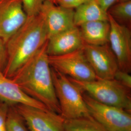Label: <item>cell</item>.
I'll list each match as a JSON object with an SVG mask.
<instances>
[{
    "label": "cell",
    "instance_id": "obj_1",
    "mask_svg": "<svg viewBox=\"0 0 131 131\" xmlns=\"http://www.w3.org/2000/svg\"><path fill=\"white\" fill-rule=\"evenodd\" d=\"M47 41L11 79L29 96L61 115L49 62Z\"/></svg>",
    "mask_w": 131,
    "mask_h": 131
},
{
    "label": "cell",
    "instance_id": "obj_2",
    "mask_svg": "<svg viewBox=\"0 0 131 131\" xmlns=\"http://www.w3.org/2000/svg\"><path fill=\"white\" fill-rule=\"evenodd\" d=\"M47 40L46 24L41 14L28 17L24 25L5 42L7 61L3 75L11 79Z\"/></svg>",
    "mask_w": 131,
    "mask_h": 131
},
{
    "label": "cell",
    "instance_id": "obj_3",
    "mask_svg": "<svg viewBox=\"0 0 131 131\" xmlns=\"http://www.w3.org/2000/svg\"><path fill=\"white\" fill-rule=\"evenodd\" d=\"M70 81L95 101L131 112V89L114 79H99L83 82Z\"/></svg>",
    "mask_w": 131,
    "mask_h": 131
},
{
    "label": "cell",
    "instance_id": "obj_4",
    "mask_svg": "<svg viewBox=\"0 0 131 131\" xmlns=\"http://www.w3.org/2000/svg\"><path fill=\"white\" fill-rule=\"evenodd\" d=\"M51 71L61 116L65 119L90 116L79 88L67 76L52 68Z\"/></svg>",
    "mask_w": 131,
    "mask_h": 131
},
{
    "label": "cell",
    "instance_id": "obj_5",
    "mask_svg": "<svg viewBox=\"0 0 131 131\" xmlns=\"http://www.w3.org/2000/svg\"><path fill=\"white\" fill-rule=\"evenodd\" d=\"M89 115L108 131H131V112L101 103L83 92Z\"/></svg>",
    "mask_w": 131,
    "mask_h": 131
},
{
    "label": "cell",
    "instance_id": "obj_6",
    "mask_svg": "<svg viewBox=\"0 0 131 131\" xmlns=\"http://www.w3.org/2000/svg\"><path fill=\"white\" fill-rule=\"evenodd\" d=\"M48 59L51 68L72 79L88 82L97 79L83 47L64 54L49 56Z\"/></svg>",
    "mask_w": 131,
    "mask_h": 131
},
{
    "label": "cell",
    "instance_id": "obj_7",
    "mask_svg": "<svg viewBox=\"0 0 131 131\" xmlns=\"http://www.w3.org/2000/svg\"><path fill=\"white\" fill-rule=\"evenodd\" d=\"M14 106L30 131H65V119L57 113L23 104Z\"/></svg>",
    "mask_w": 131,
    "mask_h": 131
},
{
    "label": "cell",
    "instance_id": "obj_8",
    "mask_svg": "<svg viewBox=\"0 0 131 131\" xmlns=\"http://www.w3.org/2000/svg\"><path fill=\"white\" fill-rule=\"evenodd\" d=\"M83 50L97 79H114L118 66L109 43L101 45L84 44Z\"/></svg>",
    "mask_w": 131,
    "mask_h": 131
},
{
    "label": "cell",
    "instance_id": "obj_9",
    "mask_svg": "<svg viewBox=\"0 0 131 131\" xmlns=\"http://www.w3.org/2000/svg\"><path fill=\"white\" fill-rule=\"evenodd\" d=\"M110 24L109 44L116 57L119 70L131 71V29L116 23L108 15Z\"/></svg>",
    "mask_w": 131,
    "mask_h": 131
},
{
    "label": "cell",
    "instance_id": "obj_10",
    "mask_svg": "<svg viewBox=\"0 0 131 131\" xmlns=\"http://www.w3.org/2000/svg\"><path fill=\"white\" fill-rule=\"evenodd\" d=\"M44 19L48 39L52 36L75 27L74 9L67 8L47 0L40 10Z\"/></svg>",
    "mask_w": 131,
    "mask_h": 131
},
{
    "label": "cell",
    "instance_id": "obj_11",
    "mask_svg": "<svg viewBox=\"0 0 131 131\" xmlns=\"http://www.w3.org/2000/svg\"><path fill=\"white\" fill-rule=\"evenodd\" d=\"M27 18L21 0H0V38L6 42Z\"/></svg>",
    "mask_w": 131,
    "mask_h": 131
},
{
    "label": "cell",
    "instance_id": "obj_12",
    "mask_svg": "<svg viewBox=\"0 0 131 131\" xmlns=\"http://www.w3.org/2000/svg\"><path fill=\"white\" fill-rule=\"evenodd\" d=\"M84 44L79 29L75 26L49 38L47 53L49 56L64 54L82 48Z\"/></svg>",
    "mask_w": 131,
    "mask_h": 131
},
{
    "label": "cell",
    "instance_id": "obj_13",
    "mask_svg": "<svg viewBox=\"0 0 131 131\" xmlns=\"http://www.w3.org/2000/svg\"><path fill=\"white\" fill-rule=\"evenodd\" d=\"M0 101L10 105L23 104L44 110L48 109L43 103L25 93L11 79L3 74H0Z\"/></svg>",
    "mask_w": 131,
    "mask_h": 131
},
{
    "label": "cell",
    "instance_id": "obj_14",
    "mask_svg": "<svg viewBox=\"0 0 131 131\" xmlns=\"http://www.w3.org/2000/svg\"><path fill=\"white\" fill-rule=\"evenodd\" d=\"M78 27L84 44L101 45L109 43L110 24L108 20L88 22Z\"/></svg>",
    "mask_w": 131,
    "mask_h": 131
},
{
    "label": "cell",
    "instance_id": "obj_15",
    "mask_svg": "<svg viewBox=\"0 0 131 131\" xmlns=\"http://www.w3.org/2000/svg\"><path fill=\"white\" fill-rule=\"evenodd\" d=\"M108 20L107 12L95 0H89L74 9V23L77 27L88 22Z\"/></svg>",
    "mask_w": 131,
    "mask_h": 131
},
{
    "label": "cell",
    "instance_id": "obj_16",
    "mask_svg": "<svg viewBox=\"0 0 131 131\" xmlns=\"http://www.w3.org/2000/svg\"><path fill=\"white\" fill-rule=\"evenodd\" d=\"M65 131H108L91 116L65 119Z\"/></svg>",
    "mask_w": 131,
    "mask_h": 131
},
{
    "label": "cell",
    "instance_id": "obj_17",
    "mask_svg": "<svg viewBox=\"0 0 131 131\" xmlns=\"http://www.w3.org/2000/svg\"><path fill=\"white\" fill-rule=\"evenodd\" d=\"M107 12L117 24L131 29V1L117 2Z\"/></svg>",
    "mask_w": 131,
    "mask_h": 131
},
{
    "label": "cell",
    "instance_id": "obj_18",
    "mask_svg": "<svg viewBox=\"0 0 131 131\" xmlns=\"http://www.w3.org/2000/svg\"><path fill=\"white\" fill-rule=\"evenodd\" d=\"M7 131H29L14 105H10L7 118Z\"/></svg>",
    "mask_w": 131,
    "mask_h": 131
},
{
    "label": "cell",
    "instance_id": "obj_19",
    "mask_svg": "<svg viewBox=\"0 0 131 131\" xmlns=\"http://www.w3.org/2000/svg\"><path fill=\"white\" fill-rule=\"evenodd\" d=\"M24 9L28 17L38 15L43 3L47 0H21ZM51 1V0H50Z\"/></svg>",
    "mask_w": 131,
    "mask_h": 131
},
{
    "label": "cell",
    "instance_id": "obj_20",
    "mask_svg": "<svg viewBox=\"0 0 131 131\" xmlns=\"http://www.w3.org/2000/svg\"><path fill=\"white\" fill-rule=\"evenodd\" d=\"M10 105L0 102V131H7V118Z\"/></svg>",
    "mask_w": 131,
    "mask_h": 131
},
{
    "label": "cell",
    "instance_id": "obj_21",
    "mask_svg": "<svg viewBox=\"0 0 131 131\" xmlns=\"http://www.w3.org/2000/svg\"><path fill=\"white\" fill-rule=\"evenodd\" d=\"M114 79L124 86L131 89V76L129 73L118 69L116 72Z\"/></svg>",
    "mask_w": 131,
    "mask_h": 131
},
{
    "label": "cell",
    "instance_id": "obj_22",
    "mask_svg": "<svg viewBox=\"0 0 131 131\" xmlns=\"http://www.w3.org/2000/svg\"><path fill=\"white\" fill-rule=\"evenodd\" d=\"M7 61V54L5 41L0 38V74H3Z\"/></svg>",
    "mask_w": 131,
    "mask_h": 131
},
{
    "label": "cell",
    "instance_id": "obj_23",
    "mask_svg": "<svg viewBox=\"0 0 131 131\" xmlns=\"http://www.w3.org/2000/svg\"><path fill=\"white\" fill-rule=\"evenodd\" d=\"M89 0H55L54 3L62 7L75 9Z\"/></svg>",
    "mask_w": 131,
    "mask_h": 131
},
{
    "label": "cell",
    "instance_id": "obj_24",
    "mask_svg": "<svg viewBox=\"0 0 131 131\" xmlns=\"http://www.w3.org/2000/svg\"><path fill=\"white\" fill-rule=\"evenodd\" d=\"M103 9L107 11V10L113 5L115 4L117 0H95Z\"/></svg>",
    "mask_w": 131,
    "mask_h": 131
},
{
    "label": "cell",
    "instance_id": "obj_25",
    "mask_svg": "<svg viewBox=\"0 0 131 131\" xmlns=\"http://www.w3.org/2000/svg\"><path fill=\"white\" fill-rule=\"evenodd\" d=\"M129 1H131V0H117V2H127Z\"/></svg>",
    "mask_w": 131,
    "mask_h": 131
},
{
    "label": "cell",
    "instance_id": "obj_26",
    "mask_svg": "<svg viewBox=\"0 0 131 131\" xmlns=\"http://www.w3.org/2000/svg\"><path fill=\"white\" fill-rule=\"evenodd\" d=\"M51 1H52V2H53V3H54V1H55V0H51Z\"/></svg>",
    "mask_w": 131,
    "mask_h": 131
},
{
    "label": "cell",
    "instance_id": "obj_27",
    "mask_svg": "<svg viewBox=\"0 0 131 131\" xmlns=\"http://www.w3.org/2000/svg\"><path fill=\"white\" fill-rule=\"evenodd\" d=\"M0 102H1V101H0Z\"/></svg>",
    "mask_w": 131,
    "mask_h": 131
}]
</instances>
